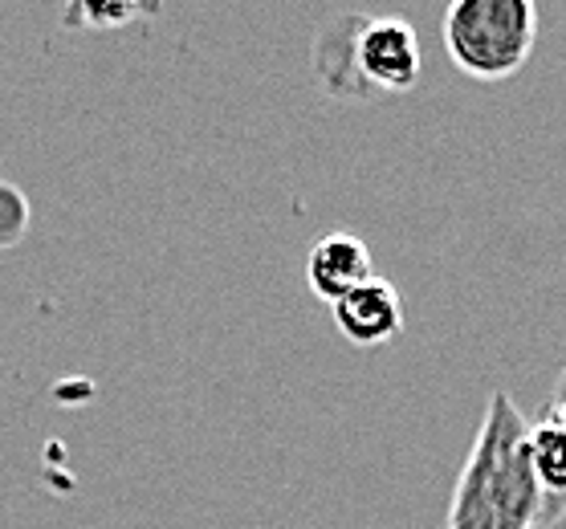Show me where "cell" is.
Listing matches in <instances>:
<instances>
[{"label":"cell","mask_w":566,"mask_h":529,"mask_svg":"<svg viewBox=\"0 0 566 529\" xmlns=\"http://www.w3.org/2000/svg\"><path fill=\"white\" fill-rule=\"evenodd\" d=\"M546 420H554L558 427H566V374H563V383H558V391H554L551 408H546Z\"/></svg>","instance_id":"10"},{"label":"cell","mask_w":566,"mask_h":529,"mask_svg":"<svg viewBox=\"0 0 566 529\" xmlns=\"http://www.w3.org/2000/svg\"><path fill=\"white\" fill-rule=\"evenodd\" d=\"M151 9H135V4H74L65 21L70 25H127V21H139Z\"/></svg>","instance_id":"9"},{"label":"cell","mask_w":566,"mask_h":529,"mask_svg":"<svg viewBox=\"0 0 566 529\" xmlns=\"http://www.w3.org/2000/svg\"><path fill=\"white\" fill-rule=\"evenodd\" d=\"M355 25H359V17H335L314 38V74H318V86L322 94H331L338 103H371L359 82V70H355Z\"/></svg>","instance_id":"6"},{"label":"cell","mask_w":566,"mask_h":529,"mask_svg":"<svg viewBox=\"0 0 566 529\" xmlns=\"http://www.w3.org/2000/svg\"><path fill=\"white\" fill-rule=\"evenodd\" d=\"M29 229V200L21 188L0 183V248L17 245Z\"/></svg>","instance_id":"8"},{"label":"cell","mask_w":566,"mask_h":529,"mask_svg":"<svg viewBox=\"0 0 566 529\" xmlns=\"http://www.w3.org/2000/svg\"><path fill=\"white\" fill-rule=\"evenodd\" d=\"M375 277L371 248L363 245L355 233H331L314 241L306 253V282L310 289L335 306L338 297H347L350 289H359L363 282Z\"/></svg>","instance_id":"5"},{"label":"cell","mask_w":566,"mask_h":529,"mask_svg":"<svg viewBox=\"0 0 566 529\" xmlns=\"http://www.w3.org/2000/svg\"><path fill=\"white\" fill-rule=\"evenodd\" d=\"M566 514L534 477L530 424L505 391H493L481 432L464 456L444 529H542Z\"/></svg>","instance_id":"1"},{"label":"cell","mask_w":566,"mask_h":529,"mask_svg":"<svg viewBox=\"0 0 566 529\" xmlns=\"http://www.w3.org/2000/svg\"><path fill=\"white\" fill-rule=\"evenodd\" d=\"M538 41V9L530 0H457L444 13V50L476 82L514 78Z\"/></svg>","instance_id":"2"},{"label":"cell","mask_w":566,"mask_h":529,"mask_svg":"<svg viewBox=\"0 0 566 529\" xmlns=\"http://www.w3.org/2000/svg\"><path fill=\"white\" fill-rule=\"evenodd\" d=\"M355 70L367 98L408 94L424 74L420 38L403 17H359L355 25Z\"/></svg>","instance_id":"3"},{"label":"cell","mask_w":566,"mask_h":529,"mask_svg":"<svg viewBox=\"0 0 566 529\" xmlns=\"http://www.w3.org/2000/svg\"><path fill=\"white\" fill-rule=\"evenodd\" d=\"M530 461L542 489L566 501V427H558L554 420L530 424Z\"/></svg>","instance_id":"7"},{"label":"cell","mask_w":566,"mask_h":529,"mask_svg":"<svg viewBox=\"0 0 566 529\" xmlns=\"http://www.w3.org/2000/svg\"><path fill=\"white\" fill-rule=\"evenodd\" d=\"M335 326L338 335L355 342V347H384L403 330V301L399 289L384 277L363 282L359 289H350L347 297H338L335 306Z\"/></svg>","instance_id":"4"}]
</instances>
